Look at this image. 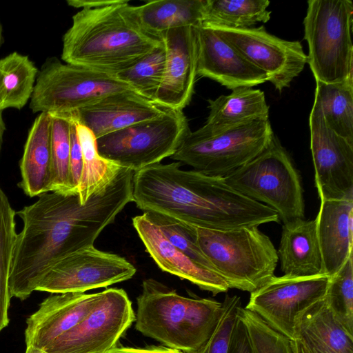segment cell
Here are the masks:
<instances>
[{"mask_svg": "<svg viewBox=\"0 0 353 353\" xmlns=\"http://www.w3.org/2000/svg\"><path fill=\"white\" fill-rule=\"evenodd\" d=\"M133 175L132 170L121 168L84 204L77 194L48 192L16 212L23 225L12 256L10 296L25 300L60 259L94 245L103 229L132 201Z\"/></svg>", "mask_w": 353, "mask_h": 353, "instance_id": "6da1fadb", "label": "cell"}, {"mask_svg": "<svg viewBox=\"0 0 353 353\" xmlns=\"http://www.w3.org/2000/svg\"><path fill=\"white\" fill-rule=\"evenodd\" d=\"M181 163H156L134 172L132 201L143 212L159 213L196 228L230 230L279 222L270 207L229 186L223 178Z\"/></svg>", "mask_w": 353, "mask_h": 353, "instance_id": "7a4b0ae2", "label": "cell"}, {"mask_svg": "<svg viewBox=\"0 0 353 353\" xmlns=\"http://www.w3.org/2000/svg\"><path fill=\"white\" fill-rule=\"evenodd\" d=\"M141 26L128 1L82 8L63 37L61 59L72 65L116 75L162 44Z\"/></svg>", "mask_w": 353, "mask_h": 353, "instance_id": "3957f363", "label": "cell"}, {"mask_svg": "<svg viewBox=\"0 0 353 353\" xmlns=\"http://www.w3.org/2000/svg\"><path fill=\"white\" fill-rule=\"evenodd\" d=\"M137 303L135 329L184 353L198 350L209 339L223 311L215 299L179 295L154 279L143 281Z\"/></svg>", "mask_w": 353, "mask_h": 353, "instance_id": "277c9868", "label": "cell"}, {"mask_svg": "<svg viewBox=\"0 0 353 353\" xmlns=\"http://www.w3.org/2000/svg\"><path fill=\"white\" fill-rule=\"evenodd\" d=\"M195 230L199 248L230 288L251 293L274 276L277 250L258 227Z\"/></svg>", "mask_w": 353, "mask_h": 353, "instance_id": "5b68a950", "label": "cell"}, {"mask_svg": "<svg viewBox=\"0 0 353 353\" xmlns=\"http://www.w3.org/2000/svg\"><path fill=\"white\" fill-rule=\"evenodd\" d=\"M274 136L268 119L224 129L190 130L170 157L206 175L224 178L261 154Z\"/></svg>", "mask_w": 353, "mask_h": 353, "instance_id": "8992f818", "label": "cell"}, {"mask_svg": "<svg viewBox=\"0 0 353 353\" xmlns=\"http://www.w3.org/2000/svg\"><path fill=\"white\" fill-rule=\"evenodd\" d=\"M223 180L240 194L275 210L283 225L304 220L300 175L275 135L261 154Z\"/></svg>", "mask_w": 353, "mask_h": 353, "instance_id": "52a82bcc", "label": "cell"}, {"mask_svg": "<svg viewBox=\"0 0 353 353\" xmlns=\"http://www.w3.org/2000/svg\"><path fill=\"white\" fill-rule=\"evenodd\" d=\"M350 0H309L303 19L307 63L316 81L353 83Z\"/></svg>", "mask_w": 353, "mask_h": 353, "instance_id": "ba28073f", "label": "cell"}, {"mask_svg": "<svg viewBox=\"0 0 353 353\" xmlns=\"http://www.w3.org/2000/svg\"><path fill=\"white\" fill-rule=\"evenodd\" d=\"M133 90L115 75L48 58L39 70L30 108L33 113H70L109 95Z\"/></svg>", "mask_w": 353, "mask_h": 353, "instance_id": "9c48e42d", "label": "cell"}, {"mask_svg": "<svg viewBox=\"0 0 353 353\" xmlns=\"http://www.w3.org/2000/svg\"><path fill=\"white\" fill-rule=\"evenodd\" d=\"M190 131L181 110L163 115L97 139L99 154L134 172L171 157Z\"/></svg>", "mask_w": 353, "mask_h": 353, "instance_id": "30bf717a", "label": "cell"}, {"mask_svg": "<svg viewBox=\"0 0 353 353\" xmlns=\"http://www.w3.org/2000/svg\"><path fill=\"white\" fill-rule=\"evenodd\" d=\"M329 280L330 276L326 274L274 276L250 293L245 308L290 340H297L300 316L324 299Z\"/></svg>", "mask_w": 353, "mask_h": 353, "instance_id": "8fae6325", "label": "cell"}, {"mask_svg": "<svg viewBox=\"0 0 353 353\" xmlns=\"http://www.w3.org/2000/svg\"><path fill=\"white\" fill-rule=\"evenodd\" d=\"M135 320V313L123 289L108 288L88 314L57 338L45 350L50 353H104L117 343Z\"/></svg>", "mask_w": 353, "mask_h": 353, "instance_id": "7c38bea8", "label": "cell"}, {"mask_svg": "<svg viewBox=\"0 0 353 353\" xmlns=\"http://www.w3.org/2000/svg\"><path fill=\"white\" fill-rule=\"evenodd\" d=\"M136 271L125 258L99 250L92 245L60 259L44 276L36 290L52 294L84 293L129 280Z\"/></svg>", "mask_w": 353, "mask_h": 353, "instance_id": "4fadbf2b", "label": "cell"}, {"mask_svg": "<svg viewBox=\"0 0 353 353\" xmlns=\"http://www.w3.org/2000/svg\"><path fill=\"white\" fill-rule=\"evenodd\" d=\"M212 28L222 39L234 47L248 61L264 72L279 92L290 85L307 63L301 42L288 41L258 28Z\"/></svg>", "mask_w": 353, "mask_h": 353, "instance_id": "5bb4252c", "label": "cell"}, {"mask_svg": "<svg viewBox=\"0 0 353 353\" xmlns=\"http://www.w3.org/2000/svg\"><path fill=\"white\" fill-rule=\"evenodd\" d=\"M309 125L315 184L320 200H353V145L327 127L314 101Z\"/></svg>", "mask_w": 353, "mask_h": 353, "instance_id": "9a60e30c", "label": "cell"}, {"mask_svg": "<svg viewBox=\"0 0 353 353\" xmlns=\"http://www.w3.org/2000/svg\"><path fill=\"white\" fill-rule=\"evenodd\" d=\"M165 49V72L154 102L181 110L191 101L196 77L197 47L194 27L173 28L161 34Z\"/></svg>", "mask_w": 353, "mask_h": 353, "instance_id": "2e32d148", "label": "cell"}, {"mask_svg": "<svg viewBox=\"0 0 353 353\" xmlns=\"http://www.w3.org/2000/svg\"><path fill=\"white\" fill-rule=\"evenodd\" d=\"M196 74L207 77L228 89L254 87L268 81L266 74L248 61L234 47L212 28L194 27Z\"/></svg>", "mask_w": 353, "mask_h": 353, "instance_id": "e0dca14e", "label": "cell"}, {"mask_svg": "<svg viewBox=\"0 0 353 353\" xmlns=\"http://www.w3.org/2000/svg\"><path fill=\"white\" fill-rule=\"evenodd\" d=\"M170 109L135 91L115 93L70 112L96 139L145 121L157 118Z\"/></svg>", "mask_w": 353, "mask_h": 353, "instance_id": "ac0fdd59", "label": "cell"}, {"mask_svg": "<svg viewBox=\"0 0 353 353\" xmlns=\"http://www.w3.org/2000/svg\"><path fill=\"white\" fill-rule=\"evenodd\" d=\"M132 225L146 252L163 271L188 280L214 296L228 291V284L220 275L172 245L146 213L134 216Z\"/></svg>", "mask_w": 353, "mask_h": 353, "instance_id": "d6986e66", "label": "cell"}, {"mask_svg": "<svg viewBox=\"0 0 353 353\" xmlns=\"http://www.w3.org/2000/svg\"><path fill=\"white\" fill-rule=\"evenodd\" d=\"M100 294H56L46 299L27 319L26 346L45 350L88 314Z\"/></svg>", "mask_w": 353, "mask_h": 353, "instance_id": "ffe728a7", "label": "cell"}, {"mask_svg": "<svg viewBox=\"0 0 353 353\" xmlns=\"http://www.w3.org/2000/svg\"><path fill=\"white\" fill-rule=\"evenodd\" d=\"M316 220L323 272L332 276L352 254L353 200H320Z\"/></svg>", "mask_w": 353, "mask_h": 353, "instance_id": "44dd1931", "label": "cell"}, {"mask_svg": "<svg viewBox=\"0 0 353 353\" xmlns=\"http://www.w3.org/2000/svg\"><path fill=\"white\" fill-rule=\"evenodd\" d=\"M51 119L41 112L34 121L19 162L21 179L18 186L29 197L50 192L52 180Z\"/></svg>", "mask_w": 353, "mask_h": 353, "instance_id": "7402d4cb", "label": "cell"}, {"mask_svg": "<svg viewBox=\"0 0 353 353\" xmlns=\"http://www.w3.org/2000/svg\"><path fill=\"white\" fill-rule=\"evenodd\" d=\"M277 254L284 275L325 274L316 220L304 219L292 226L283 225Z\"/></svg>", "mask_w": 353, "mask_h": 353, "instance_id": "603a6c76", "label": "cell"}, {"mask_svg": "<svg viewBox=\"0 0 353 353\" xmlns=\"http://www.w3.org/2000/svg\"><path fill=\"white\" fill-rule=\"evenodd\" d=\"M297 332L307 353H353V336L336 321L324 299L301 314Z\"/></svg>", "mask_w": 353, "mask_h": 353, "instance_id": "cb8c5ba5", "label": "cell"}, {"mask_svg": "<svg viewBox=\"0 0 353 353\" xmlns=\"http://www.w3.org/2000/svg\"><path fill=\"white\" fill-rule=\"evenodd\" d=\"M209 115L204 125L220 130L259 119H268L269 105L264 92L252 87H239L228 95L208 100Z\"/></svg>", "mask_w": 353, "mask_h": 353, "instance_id": "d4e9b609", "label": "cell"}, {"mask_svg": "<svg viewBox=\"0 0 353 353\" xmlns=\"http://www.w3.org/2000/svg\"><path fill=\"white\" fill-rule=\"evenodd\" d=\"M207 0H157L134 6L142 27L161 37L166 30L201 26Z\"/></svg>", "mask_w": 353, "mask_h": 353, "instance_id": "484cf974", "label": "cell"}, {"mask_svg": "<svg viewBox=\"0 0 353 353\" xmlns=\"http://www.w3.org/2000/svg\"><path fill=\"white\" fill-rule=\"evenodd\" d=\"M38 69L28 56L13 52L0 59V110H21L30 99Z\"/></svg>", "mask_w": 353, "mask_h": 353, "instance_id": "4316f807", "label": "cell"}, {"mask_svg": "<svg viewBox=\"0 0 353 353\" xmlns=\"http://www.w3.org/2000/svg\"><path fill=\"white\" fill-rule=\"evenodd\" d=\"M314 101L327 127L353 145V83L316 81Z\"/></svg>", "mask_w": 353, "mask_h": 353, "instance_id": "83f0119b", "label": "cell"}, {"mask_svg": "<svg viewBox=\"0 0 353 353\" xmlns=\"http://www.w3.org/2000/svg\"><path fill=\"white\" fill-rule=\"evenodd\" d=\"M75 122L83 157L78 195L81 203L84 204L92 194L110 183L122 167L103 158L99 154L97 139L93 133L85 126Z\"/></svg>", "mask_w": 353, "mask_h": 353, "instance_id": "f1b7e54d", "label": "cell"}, {"mask_svg": "<svg viewBox=\"0 0 353 353\" xmlns=\"http://www.w3.org/2000/svg\"><path fill=\"white\" fill-rule=\"evenodd\" d=\"M270 3L268 0H207L201 26L246 28L267 23Z\"/></svg>", "mask_w": 353, "mask_h": 353, "instance_id": "f546056e", "label": "cell"}, {"mask_svg": "<svg viewBox=\"0 0 353 353\" xmlns=\"http://www.w3.org/2000/svg\"><path fill=\"white\" fill-rule=\"evenodd\" d=\"M16 212L0 186V332L9 322V276L17 234Z\"/></svg>", "mask_w": 353, "mask_h": 353, "instance_id": "4dcf8cb0", "label": "cell"}, {"mask_svg": "<svg viewBox=\"0 0 353 353\" xmlns=\"http://www.w3.org/2000/svg\"><path fill=\"white\" fill-rule=\"evenodd\" d=\"M51 119L52 180L50 192L74 194L70 179V115L49 113Z\"/></svg>", "mask_w": 353, "mask_h": 353, "instance_id": "1f68e13d", "label": "cell"}, {"mask_svg": "<svg viewBox=\"0 0 353 353\" xmlns=\"http://www.w3.org/2000/svg\"><path fill=\"white\" fill-rule=\"evenodd\" d=\"M165 65V49L162 43L132 67L115 76L128 83L136 92L154 102L163 78Z\"/></svg>", "mask_w": 353, "mask_h": 353, "instance_id": "d6a6232c", "label": "cell"}, {"mask_svg": "<svg viewBox=\"0 0 353 353\" xmlns=\"http://www.w3.org/2000/svg\"><path fill=\"white\" fill-rule=\"evenodd\" d=\"M324 301L336 321L353 336V254L330 276Z\"/></svg>", "mask_w": 353, "mask_h": 353, "instance_id": "836d02e7", "label": "cell"}, {"mask_svg": "<svg viewBox=\"0 0 353 353\" xmlns=\"http://www.w3.org/2000/svg\"><path fill=\"white\" fill-rule=\"evenodd\" d=\"M237 314L245 328L251 353H294L292 341L257 314L242 306Z\"/></svg>", "mask_w": 353, "mask_h": 353, "instance_id": "e575fe53", "label": "cell"}, {"mask_svg": "<svg viewBox=\"0 0 353 353\" xmlns=\"http://www.w3.org/2000/svg\"><path fill=\"white\" fill-rule=\"evenodd\" d=\"M145 213L172 245L194 262L215 272L196 243L195 227L159 213Z\"/></svg>", "mask_w": 353, "mask_h": 353, "instance_id": "d590c367", "label": "cell"}, {"mask_svg": "<svg viewBox=\"0 0 353 353\" xmlns=\"http://www.w3.org/2000/svg\"><path fill=\"white\" fill-rule=\"evenodd\" d=\"M218 323L209 339L196 351L191 353H227L231 334L241 305L237 295L227 294Z\"/></svg>", "mask_w": 353, "mask_h": 353, "instance_id": "8d00e7d4", "label": "cell"}, {"mask_svg": "<svg viewBox=\"0 0 353 353\" xmlns=\"http://www.w3.org/2000/svg\"><path fill=\"white\" fill-rule=\"evenodd\" d=\"M70 179L72 192L78 194L82 171L83 157L81 147L79 141L77 125L70 113Z\"/></svg>", "mask_w": 353, "mask_h": 353, "instance_id": "74e56055", "label": "cell"}, {"mask_svg": "<svg viewBox=\"0 0 353 353\" xmlns=\"http://www.w3.org/2000/svg\"><path fill=\"white\" fill-rule=\"evenodd\" d=\"M227 353H251L245 328L238 314L231 334Z\"/></svg>", "mask_w": 353, "mask_h": 353, "instance_id": "f35d334b", "label": "cell"}, {"mask_svg": "<svg viewBox=\"0 0 353 353\" xmlns=\"http://www.w3.org/2000/svg\"><path fill=\"white\" fill-rule=\"evenodd\" d=\"M104 353H184L163 345L144 347H114Z\"/></svg>", "mask_w": 353, "mask_h": 353, "instance_id": "ab89813d", "label": "cell"}, {"mask_svg": "<svg viewBox=\"0 0 353 353\" xmlns=\"http://www.w3.org/2000/svg\"><path fill=\"white\" fill-rule=\"evenodd\" d=\"M292 344L294 353H307V350L299 339L292 341Z\"/></svg>", "mask_w": 353, "mask_h": 353, "instance_id": "60d3db41", "label": "cell"}, {"mask_svg": "<svg viewBox=\"0 0 353 353\" xmlns=\"http://www.w3.org/2000/svg\"><path fill=\"white\" fill-rule=\"evenodd\" d=\"M2 112L3 111H1L0 110V153H1V145H2V143H3V137L4 132L6 130V125H5L3 119Z\"/></svg>", "mask_w": 353, "mask_h": 353, "instance_id": "b9f144b4", "label": "cell"}, {"mask_svg": "<svg viewBox=\"0 0 353 353\" xmlns=\"http://www.w3.org/2000/svg\"><path fill=\"white\" fill-rule=\"evenodd\" d=\"M25 353H50V352H48L46 350L41 349V348L35 347L33 346H26V350Z\"/></svg>", "mask_w": 353, "mask_h": 353, "instance_id": "7bdbcfd3", "label": "cell"}, {"mask_svg": "<svg viewBox=\"0 0 353 353\" xmlns=\"http://www.w3.org/2000/svg\"><path fill=\"white\" fill-rule=\"evenodd\" d=\"M3 42H4V38L3 36V28H2L1 23L0 22V48L3 44Z\"/></svg>", "mask_w": 353, "mask_h": 353, "instance_id": "ee69618b", "label": "cell"}]
</instances>
